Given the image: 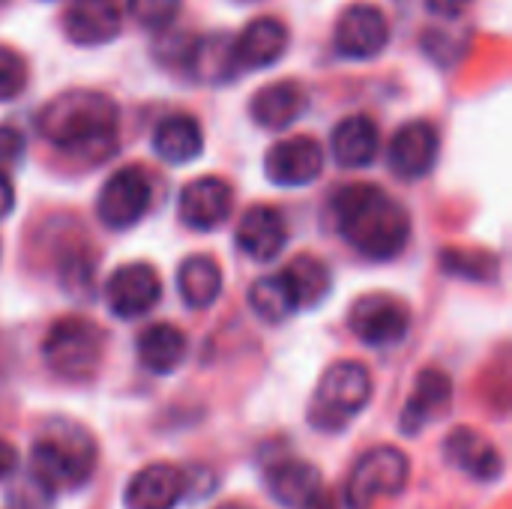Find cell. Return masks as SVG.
Masks as SVG:
<instances>
[{
	"instance_id": "1",
	"label": "cell",
	"mask_w": 512,
	"mask_h": 509,
	"mask_svg": "<svg viewBox=\"0 0 512 509\" xmlns=\"http://www.w3.org/2000/svg\"><path fill=\"white\" fill-rule=\"evenodd\" d=\"M339 234L366 258L390 261L411 237L408 210L375 183H351L333 195Z\"/></svg>"
},
{
	"instance_id": "2",
	"label": "cell",
	"mask_w": 512,
	"mask_h": 509,
	"mask_svg": "<svg viewBox=\"0 0 512 509\" xmlns=\"http://www.w3.org/2000/svg\"><path fill=\"white\" fill-rule=\"evenodd\" d=\"M36 129L57 150L96 162L117 144V105L99 90H69L39 111Z\"/></svg>"
},
{
	"instance_id": "3",
	"label": "cell",
	"mask_w": 512,
	"mask_h": 509,
	"mask_svg": "<svg viewBox=\"0 0 512 509\" xmlns=\"http://www.w3.org/2000/svg\"><path fill=\"white\" fill-rule=\"evenodd\" d=\"M96 468V447L90 435L69 423H54L30 450V477L48 492H72L90 480Z\"/></svg>"
},
{
	"instance_id": "4",
	"label": "cell",
	"mask_w": 512,
	"mask_h": 509,
	"mask_svg": "<svg viewBox=\"0 0 512 509\" xmlns=\"http://www.w3.org/2000/svg\"><path fill=\"white\" fill-rule=\"evenodd\" d=\"M372 399V378L366 366L345 360L333 363L309 402V423L321 432H339L345 429Z\"/></svg>"
},
{
	"instance_id": "5",
	"label": "cell",
	"mask_w": 512,
	"mask_h": 509,
	"mask_svg": "<svg viewBox=\"0 0 512 509\" xmlns=\"http://www.w3.org/2000/svg\"><path fill=\"white\" fill-rule=\"evenodd\" d=\"M102 351H105L102 330L81 315H69V318H60L57 324H51V330L42 342L45 363L69 381L90 378L99 369Z\"/></svg>"
},
{
	"instance_id": "6",
	"label": "cell",
	"mask_w": 512,
	"mask_h": 509,
	"mask_svg": "<svg viewBox=\"0 0 512 509\" xmlns=\"http://www.w3.org/2000/svg\"><path fill=\"white\" fill-rule=\"evenodd\" d=\"M411 465L408 456L396 447H375L360 456L348 477V504L354 509H369L378 498L399 495L408 483Z\"/></svg>"
},
{
	"instance_id": "7",
	"label": "cell",
	"mask_w": 512,
	"mask_h": 509,
	"mask_svg": "<svg viewBox=\"0 0 512 509\" xmlns=\"http://www.w3.org/2000/svg\"><path fill=\"white\" fill-rule=\"evenodd\" d=\"M351 330L360 336V342L384 348L393 342H402L411 330V309L393 297V294H366L351 306L348 315Z\"/></svg>"
},
{
	"instance_id": "8",
	"label": "cell",
	"mask_w": 512,
	"mask_h": 509,
	"mask_svg": "<svg viewBox=\"0 0 512 509\" xmlns=\"http://www.w3.org/2000/svg\"><path fill=\"white\" fill-rule=\"evenodd\" d=\"M336 51L351 60H372L390 42V24L381 6L375 3H351L342 9L336 30H333Z\"/></svg>"
},
{
	"instance_id": "9",
	"label": "cell",
	"mask_w": 512,
	"mask_h": 509,
	"mask_svg": "<svg viewBox=\"0 0 512 509\" xmlns=\"http://www.w3.org/2000/svg\"><path fill=\"white\" fill-rule=\"evenodd\" d=\"M150 207V180L141 168H120L114 171L96 201V213L99 219L114 228H132Z\"/></svg>"
},
{
	"instance_id": "10",
	"label": "cell",
	"mask_w": 512,
	"mask_h": 509,
	"mask_svg": "<svg viewBox=\"0 0 512 509\" xmlns=\"http://www.w3.org/2000/svg\"><path fill=\"white\" fill-rule=\"evenodd\" d=\"M159 294H162L159 273L144 261L117 267L105 282V303H108L111 315H117V318L147 315L159 303Z\"/></svg>"
},
{
	"instance_id": "11",
	"label": "cell",
	"mask_w": 512,
	"mask_h": 509,
	"mask_svg": "<svg viewBox=\"0 0 512 509\" xmlns=\"http://www.w3.org/2000/svg\"><path fill=\"white\" fill-rule=\"evenodd\" d=\"M267 180L276 186H309L321 177L324 171V150L315 138L309 135H294L270 147L264 159Z\"/></svg>"
},
{
	"instance_id": "12",
	"label": "cell",
	"mask_w": 512,
	"mask_h": 509,
	"mask_svg": "<svg viewBox=\"0 0 512 509\" xmlns=\"http://www.w3.org/2000/svg\"><path fill=\"white\" fill-rule=\"evenodd\" d=\"M231 204H234V195L222 177H198L183 186L177 210H180L183 225L195 231H213L231 216Z\"/></svg>"
},
{
	"instance_id": "13",
	"label": "cell",
	"mask_w": 512,
	"mask_h": 509,
	"mask_svg": "<svg viewBox=\"0 0 512 509\" xmlns=\"http://www.w3.org/2000/svg\"><path fill=\"white\" fill-rule=\"evenodd\" d=\"M387 159H390V168L402 180L426 177L435 168V159H438V129L432 123H426V120L405 123L393 135Z\"/></svg>"
},
{
	"instance_id": "14",
	"label": "cell",
	"mask_w": 512,
	"mask_h": 509,
	"mask_svg": "<svg viewBox=\"0 0 512 509\" xmlns=\"http://www.w3.org/2000/svg\"><path fill=\"white\" fill-rule=\"evenodd\" d=\"M450 402H453L450 375L441 372V369L420 372V378L414 384V393L408 396L405 411H402V432L408 438L420 435L423 429H429L432 423H438L450 411Z\"/></svg>"
},
{
	"instance_id": "15",
	"label": "cell",
	"mask_w": 512,
	"mask_h": 509,
	"mask_svg": "<svg viewBox=\"0 0 512 509\" xmlns=\"http://www.w3.org/2000/svg\"><path fill=\"white\" fill-rule=\"evenodd\" d=\"M288 42H291V33L285 21L273 15H261L252 24H246L243 33L234 39V63L237 69H267L276 60H282V54L288 51Z\"/></svg>"
},
{
	"instance_id": "16",
	"label": "cell",
	"mask_w": 512,
	"mask_h": 509,
	"mask_svg": "<svg viewBox=\"0 0 512 509\" xmlns=\"http://www.w3.org/2000/svg\"><path fill=\"white\" fill-rule=\"evenodd\" d=\"M123 12L117 0H72L63 15V30L75 45H105L117 39Z\"/></svg>"
},
{
	"instance_id": "17",
	"label": "cell",
	"mask_w": 512,
	"mask_h": 509,
	"mask_svg": "<svg viewBox=\"0 0 512 509\" xmlns=\"http://www.w3.org/2000/svg\"><path fill=\"white\" fill-rule=\"evenodd\" d=\"M288 240V228L285 219L276 207L267 204H255L243 213L240 225H237V246L243 255H249L252 261H273Z\"/></svg>"
},
{
	"instance_id": "18",
	"label": "cell",
	"mask_w": 512,
	"mask_h": 509,
	"mask_svg": "<svg viewBox=\"0 0 512 509\" xmlns=\"http://www.w3.org/2000/svg\"><path fill=\"white\" fill-rule=\"evenodd\" d=\"M267 492L279 507L309 509L318 504L324 492V480L315 465L303 459H285L273 465V471L267 474Z\"/></svg>"
},
{
	"instance_id": "19",
	"label": "cell",
	"mask_w": 512,
	"mask_h": 509,
	"mask_svg": "<svg viewBox=\"0 0 512 509\" xmlns=\"http://www.w3.org/2000/svg\"><path fill=\"white\" fill-rule=\"evenodd\" d=\"M186 492V480L174 465H147L141 468L123 495L126 509H174Z\"/></svg>"
},
{
	"instance_id": "20",
	"label": "cell",
	"mask_w": 512,
	"mask_h": 509,
	"mask_svg": "<svg viewBox=\"0 0 512 509\" xmlns=\"http://www.w3.org/2000/svg\"><path fill=\"white\" fill-rule=\"evenodd\" d=\"M444 453L462 474H468L480 483H495L504 474V459H501L498 447L489 438H483L477 429L450 432Z\"/></svg>"
},
{
	"instance_id": "21",
	"label": "cell",
	"mask_w": 512,
	"mask_h": 509,
	"mask_svg": "<svg viewBox=\"0 0 512 509\" xmlns=\"http://www.w3.org/2000/svg\"><path fill=\"white\" fill-rule=\"evenodd\" d=\"M306 105V90L297 81H276L252 96L249 114L261 129H288L306 111Z\"/></svg>"
},
{
	"instance_id": "22",
	"label": "cell",
	"mask_w": 512,
	"mask_h": 509,
	"mask_svg": "<svg viewBox=\"0 0 512 509\" xmlns=\"http://www.w3.org/2000/svg\"><path fill=\"white\" fill-rule=\"evenodd\" d=\"M153 150L168 165H186L201 156L204 135L195 117L189 114H171L165 117L153 132Z\"/></svg>"
},
{
	"instance_id": "23",
	"label": "cell",
	"mask_w": 512,
	"mask_h": 509,
	"mask_svg": "<svg viewBox=\"0 0 512 509\" xmlns=\"http://www.w3.org/2000/svg\"><path fill=\"white\" fill-rule=\"evenodd\" d=\"M378 153V126L366 114L345 117L333 132V156L342 168H366Z\"/></svg>"
},
{
	"instance_id": "24",
	"label": "cell",
	"mask_w": 512,
	"mask_h": 509,
	"mask_svg": "<svg viewBox=\"0 0 512 509\" xmlns=\"http://www.w3.org/2000/svg\"><path fill=\"white\" fill-rule=\"evenodd\" d=\"M186 357V336L174 324H153L138 336V360L153 375H171Z\"/></svg>"
},
{
	"instance_id": "25",
	"label": "cell",
	"mask_w": 512,
	"mask_h": 509,
	"mask_svg": "<svg viewBox=\"0 0 512 509\" xmlns=\"http://www.w3.org/2000/svg\"><path fill=\"white\" fill-rule=\"evenodd\" d=\"M177 288L189 309H207L222 294V270L210 255H192L177 270Z\"/></svg>"
},
{
	"instance_id": "26",
	"label": "cell",
	"mask_w": 512,
	"mask_h": 509,
	"mask_svg": "<svg viewBox=\"0 0 512 509\" xmlns=\"http://www.w3.org/2000/svg\"><path fill=\"white\" fill-rule=\"evenodd\" d=\"M297 309H312L318 306L327 291H330V270L324 261H318L315 255H297L285 270H282Z\"/></svg>"
},
{
	"instance_id": "27",
	"label": "cell",
	"mask_w": 512,
	"mask_h": 509,
	"mask_svg": "<svg viewBox=\"0 0 512 509\" xmlns=\"http://www.w3.org/2000/svg\"><path fill=\"white\" fill-rule=\"evenodd\" d=\"M249 306L264 321H285L288 315L297 312L294 294H291V288H288V282H285L282 273L258 279L252 285V291H249Z\"/></svg>"
},
{
	"instance_id": "28",
	"label": "cell",
	"mask_w": 512,
	"mask_h": 509,
	"mask_svg": "<svg viewBox=\"0 0 512 509\" xmlns=\"http://www.w3.org/2000/svg\"><path fill=\"white\" fill-rule=\"evenodd\" d=\"M24 87H27V63H24V57L15 48L0 45V102L15 99Z\"/></svg>"
},
{
	"instance_id": "29",
	"label": "cell",
	"mask_w": 512,
	"mask_h": 509,
	"mask_svg": "<svg viewBox=\"0 0 512 509\" xmlns=\"http://www.w3.org/2000/svg\"><path fill=\"white\" fill-rule=\"evenodd\" d=\"M129 3V15L150 30H162L174 21L180 0H126Z\"/></svg>"
},
{
	"instance_id": "30",
	"label": "cell",
	"mask_w": 512,
	"mask_h": 509,
	"mask_svg": "<svg viewBox=\"0 0 512 509\" xmlns=\"http://www.w3.org/2000/svg\"><path fill=\"white\" fill-rule=\"evenodd\" d=\"M24 135L15 126H0V168L15 165L24 156Z\"/></svg>"
},
{
	"instance_id": "31",
	"label": "cell",
	"mask_w": 512,
	"mask_h": 509,
	"mask_svg": "<svg viewBox=\"0 0 512 509\" xmlns=\"http://www.w3.org/2000/svg\"><path fill=\"white\" fill-rule=\"evenodd\" d=\"M471 3H474V0H426V6H429L435 15H441V18H456V15H462Z\"/></svg>"
},
{
	"instance_id": "32",
	"label": "cell",
	"mask_w": 512,
	"mask_h": 509,
	"mask_svg": "<svg viewBox=\"0 0 512 509\" xmlns=\"http://www.w3.org/2000/svg\"><path fill=\"white\" fill-rule=\"evenodd\" d=\"M15 462H18L15 447H12L9 441H3V438H0V480H3V477H9V474L15 471Z\"/></svg>"
},
{
	"instance_id": "33",
	"label": "cell",
	"mask_w": 512,
	"mask_h": 509,
	"mask_svg": "<svg viewBox=\"0 0 512 509\" xmlns=\"http://www.w3.org/2000/svg\"><path fill=\"white\" fill-rule=\"evenodd\" d=\"M15 207V192H12V183H9V177L0 171V219L9 213Z\"/></svg>"
},
{
	"instance_id": "34",
	"label": "cell",
	"mask_w": 512,
	"mask_h": 509,
	"mask_svg": "<svg viewBox=\"0 0 512 509\" xmlns=\"http://www.w3.org/2000/svg\"><path fill=\"white\" fill-rule=\"evenodd\" d=\"M222 509H240V507H222Z\"/></svg>"
},
{
	"instance_id": "35",
	"label": "cell",
	"mask_w": 512,
	"mask_h": 509,
	"mask_svg": "<svg viewBox=\"0 0 512 509\" xmlns=\"http://www.w3.org/2000/svg\"><path fill=\"white\" fill-rule=\"evenodd\" d=\"M0 3H3V0H0Z\"/></svg>"
}]
</instances>
